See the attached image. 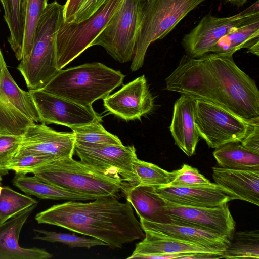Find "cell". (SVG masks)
<instances>
[{
  "label": "cell",
  "mask_w": 259,
  "mask_h": 259,
  "mask_svg": "<svg viewBox=\"0 0 259 259\" xmlns=\"http://www.w3.org/2000/svg\"><path fill=\"white\" fill-rule=\"evenodd\" d=\"M166 89L214 104L251 122L259 121V91L233 55H185L166 78Z\"/></svg>",
  "instance_id": "1"
},
{
  "label": "cell",
  "mask_w": 259,
  "mask_h": 259,
  "mask_svg": "<svg viewBox=\"0 0 259 259\" xmlns=\"http://www.w3.org/2000/svg\"><path fill=\"white\" fill-rule=\"evenodd\" d=\"M35 220L100 240L112 248H121L145 237L130 203L120 202L115 197L54 205L36 214Z\"/></svg>",
  "instance_id": "2"
},
{
  "label": "cell",
  "mask_w": 259,
  "mask_h": 259,
  "mask_svg": "<svg viewBox=\"0 0 259 259\" xmlns=\"http://www.w3.org/2000/svg\"><path fill=\"white\" fill-rule=\"evenodd\" d=\"M124 75L99 62L85 63L58 72L41 90L84 106L103 99L120 86Z\"/></svg>",
  "instance_id": "3"
},
{
  "label": "cell",
  "mask_w": 259,
  "mask_h": 259,
  "mask_svg": "<svg viewBox=\"0 0 259 259\" xmlns=\"http://www.w3.org/2000/svg\"><path fill=\"white\" fill-rule=\"evenodd\" d=\"M64 5L48 4L38 22L32 48L17 69L30 90L42 89L60 70L57 66L56 38L64 22Z\"/></svg>",
  "instance_id": "4"
},
{
  "label": "cell",
  "mask_w": 259,
  "mask_h": 259,
  "mask_svg": "<svg viewBox=\"0 0 259 259\" xmlns=\"http://www.w3.org/2000/svg\"><path fill=\"white\" fill-rule=\"evenodd\" d=\"M39 180L77 193L97 197H115L123 190L121 178L103 174L72 157L57 159L32 173Z\"/></svg>",
  "instance_id": "5"
},
{
  "label": "cell",
  "mask_w": 259,
  "mask_h": 259,
  "mask_svg": "<svg viewBox=\"0 0 259 259\" xmlns=\"http://www.w3.org/2000/svg\"><path fill=\"white\" fill-rule=\"evenodd\" d=\"M205 0H145L131 70L141 68L147 50L153 42L161 39Z\"/></svg>",
  "instance_id": "6"
},
{
  "label": "cell",
  "mask_w": 259,
  "mask_h": 259,
  "mask_svg": "<svg viewBox=\"0 0 259 259\" xmlns=\"http://www.w3.org/2000/svg\"><path fill=\"white\" fill-rule=\"evenodd\" d=\"M125 0H106L91 16L79 22H63L57 33L56 48L59 70L91 47Z\"/></svg>",
  "instance_id": "7"
},
{
  "label": "cell",
  "mask_w": 259,
  "mask_h": 259,
  "mask_svg": "<svg viewBox=\"0 0 259 259\" xmlns=\"http://www.w3.org/2000/svg\"><path fill=\"white\" fill-rule=\"evenodd\" d=\"M145 0H125L91 44L103 47L115 60L124 63L134 56Z\"/></svg>",
  "instance_id": "8"
},
{
  "label": "cell",
  "mask_w": 259,
  "mask_h": 259,
  "mask_svg": "<svg viewBox=\"0 0 259 259\" xmlns=\"http://www.w3.org/2000/svg\"><path fill=\"white\" fill-rule=\"evenodd\" d=\"M259 121L245 120L214 104L196 100L195 124L200 137L209 147L240 142Z\"/></svg>",
  "instance_id": "9"
},
{
  "label": "cell",
  "mask_w": 259,
  "mask_h": 259,
  "mask_svg": "<svg viewBox=\"0 0 259 259\" xmlns=\"http://www.w3.org/2000/svg\"><path fill=\"white\" fill-rule=\"evenodd\" d=\"M258 1L244 11L229 17H217L210 13L186 34L182 45L186 55L199 58L208 53L222 37L233 30L259 20Z\"/></svg>",
  "instance_id": "10"
},
{
  "label": "cell",
  "mask_w": 259,
  "mask_h": 259,
  "mask_svg": "<svg viewBox=\"0 0 259 259\" xmlns=\"http://www.w3.org/2000/svg\"><path fill=\"white\" fill-rule=\"evenodd\" d=\"M74 153L83 163L103 174L122 178L127 186L139 184L133 170L138 158L133 145L75 141Z\"/></svg>",
  "instance_id": "11"
},
{
  "label": "cell",
  "mask_w": 259,
  "mask_h": 259,
  "mask_svg": "<svg viewBox=\"0 0 259 259\" xmlns=\"http://www.w3.org/2000/svg\"><path fill=\"white\" fill-rule=\"evenodd\" d=\"M29 91L42 123L61 125L71 129L102 122V117L92 106L80 105L41 89Z\"/></svg>",
  "instance_id": "12"
},
{
  "label": "cell",
  "mask_w": 259,
  "mask_h": 259,
  "mask_svg": "<svg viewBox=\"0 0 259 259\" xmlns=\"http://www.w3.org/2000/svg\"><path fill=\"white\" fill-rule=\"evenodd\" d=\"M165 209L171 222L189 225L226 237L230 240L236 229V223L228 202L213 207L182 206L165 200Z\"/></svg>",
  "instance_id": "13"
},
{
  "label": "cell",
  "mask_w": 259,
  "mask_h": 259,
  "mask_svg": "<svg viewBox=\"0 0 259 259\" xmlns=\"http://www.w3.org/2000/svg\"><path fill=\"white\" fill-rule=\"evenodd\" d=\"M103 100L107 111L126 121L140 120L152 110L154 105L144 75L123 85Z\"/></svg>",
  "instance_id": "14"
},
{
  "label": "cell",
  "mask_w": 259,
  "mask_h": 259,
  "mask_svg": "<svg viewBox=\"0 0 259 259\" xmlns=\"http://www.w3.org/2000/svg\"><path fill=\"white\" fill-rule=\"evenodd\" d=\"M75 143L72 132H58L46 124L33 123L22 135L21 145L15 155L36 153L51 155L56 159L72 157Z\"/></svg>",
  "instance_id": "15"
},
{
  "label": "cell",
  "mask_w": 259,
  "mask_h": 259,
  "mask_svg": "<svg viewBox=\"0 0 259 259\" xmlns=\"http://www.w3.org/2000/svg\"><path fill=\"white\" fill-rule=\"evenodd\" d=\"M165 200L177 205L198 207H213L228 202L237 197L216 183L207 185L156 188Z\"/></svg>",
  "instance_id": "16"
},
{
  "label": "cell",
  "mask_w": 259,
  "mask_h": 259,
  "mask_svg": "<svg viewBox=\"0 0 259 259\" xmlns=\"http://www.w3.org/2000/svg\"><path fill=\"white\" fill-rule=\"evenodd\" d=\"M37 204L26 208L0 225V259H47L53 257L44 249L23 248L19 244L21 229Z\"/></svg>",
  "instance_id": "17"
},
{
  "label": "cell",
  "mask_w": 259,
  "mask_h": 259,
  "mask_svg": "<svg viewBox=\"0 0 259 259\" xmlns=\"http://www.w3.org/2000/svg\"><path fill=\"white\" fill-rule=\"evenodd\" d=\"M196 100L181 95L175 103L169 129L175 144L188 156L195 152L200 136L195 124Z\"/></svg>",
  "instance_id": "18"
},
{
  "label": "cell",
  "mask_w": 259,
  "mask_h": 259,
  "mask_svg": "<svg viewBox=\"0 0 259 259\" xmlns=\"http://www.w3.org/2000/svg\"><path fill=\"white\" fill-rule=\"evenodd\" d=\"M144 230L156 232L163 235L203 247L222 252L229 244L225 236L195 227L177 224L157 223L140 218Z\"/></svg>",
  "instance_id": "19"
},
{
  "label": "cell",
  "mask_w": 259,
  "mask_h": 259,
  "mask_svg": "<svg viewBox=\"0 0 259 259\" xmlns=\"http://www.w3.org/2000/svg\"><path fill=\"white\" fill-rule=\"evenodd\" d=\"M145 237L136 245L127 258H153L165 254L222 252L167 237L156 232L144 230Z\"/></svg>",
  "instance_id": "20"
},
{
  "label": "cell",
  "mask_w": 259,
  "mask_h": 259,
  "mask_svg": "<svg viewBox=\"0 0 259 259\" xmlns=\"http://www.w3.org/2000/svg\"><path fill=\"white\" fill-rule=\"evenodd\" d=\"M215 183L234 195L237 199L259 205V170H239L213 167Z\"/></svg>",
  "instance_id": "21"
},
{
  "label": "cell",
  "mask_w": 259,
  "mask_h": 259,
  "mask_svg": "<svg viewBox=\"0 0 259 259\" xmlns=\"http://www.w3.org/2000/svg\"><path fill=\"white\" fill-rule=\"evenodd\" d=\"M123 191L139 218L157 223L171 222L166 211L165 200L155 187L138 184L125 186Z\"/></svg>",
  "instance_id": "22"
},
{
  "label": "cell",
  "mask_w": 259,
  "mask_h": 259,
  "mask_svg": "<svg viewBox=\"0 0 259 259\" xmlns=\"http://www.w3.org/2000/svg\"><path fill=\"white\" fill-rule=\"evenodd\" d=\"M12 182L26 194L43 199L87 201L99 198L70 191L24 174L16 173Z\"/></svg>",
  "instance_id": "23"
},
{
  "label": "cell",
  "mask_w": 259,
  "mask_h": 259,
  "mask_svg": "<svg viewBox=\"0 0 259 259\" xmlns=\"http://www.w3.org/2000/svg\"><path fill=\"white\" fill-rule=\"evenodd\" d=\"M213 155L220 167L239 170H259V154L244 148L239 142L215 148Z\"/></svg>",
  "instance_id": "24"
},
{
  "label": "cell",
  "mask_w": 259,
  "mask_h": 259,
  "mask_svg": "<svg viewBox=\"0 0 259 259\" xmlns=\"http://www.w3.org/2000/svg\"><path fill=\"white\" fill-rule=\"evenodd\" d=\"M0 91L22 113L35 123L39 122L38 113L30 92L22 90L17 85L6 65L4 66L0 78Z\"/></svg>",
  "instance_id": "25"
},
{
  "label": "cell",
  "mask_w": 259,
  "mask_h": 259,
  "mask_svg": "<svg viewBox=\"0 0 259 259\" xmlns=\"http://www.w3.org/2000/svg\"><path fill=\"white\" fill-rule=\"evenodd\" d=\"M259 41V20L233 30L221 38L210 52L233 55L242 48H249Z\"/></svg>",
  "instance_id": "26"
},
{
  "label": "cell",
  "mask_w": 259,
  "mask_h": 259,
  "mask_svg": "<svg viewBox=\"0 0 259 259\" xmlns=\"http://www.w3.org/2000/svg\"><path fill=\"white\" fill-rule=\"evenodd\" d=\"M27 0H8L4 17L10 31L8 38L11 49L19 61L23 58V44Z\"/></svg>",
  "instance_id": "27"
},
{
  "label": "cell",
  "mask_w": 259,
  "mask_h": 259,
  "mask_svg": "<svg viewBox=\"0 0 259 259\" xmlns=\"http://www.w3.org/2000/svg\"><path fill=\"white\" fill-rule=\"evenodd\" d=\"M225 258H259L258 230L235 232L226 248L222 252Z\"/></svg>",
  "instance_id": "28"
},
{
  "label": "cell",
  "mask_w": 259,
  "mask_h": 259,
  "mask_svg": "<svg viewBox=\"0 0 259 259\" xmlns=\"http://www.w3.org/2000/svg\"><path fill=\"white\" fill-rule=\"evenodd\" d=\"M33 123L11 104L0 91V134L23 135Z\"/></svg>",
  "instance_id": "29"
},
{
  "label": "cell",
  "mask_w": 259,
  "mask_h": 259,
  "mask_svg": "<svg viewBox=\"0 0 259 259\" xmlns=\"http://www.w3.org/2000/svg\"><path fill=\"white\" fill-rule=\"evenodd\" d=\"M133 170L140 185L157 188L164 187L172 179V172L164 170L152 163L136 159Z\"/></svg>",
  "instance_id": "30"
},
{
  "label": "cell",
  "mask_w": 259,
  "mask_h": 259,
  "mask_svg": "<svg viewBox=\"0 0 259 259\" xmlns=\"http://www.w3.org/2000/svg\"><path fill=\"white\" fill-rule=\"evenodd\" d=\"M36 203L38 201L32 197L18 193L9 186L3 187L0 196V225Z\"/></svg>",
  "instance_id": "31"
},
{
  "label": "cell",
  "mask_w": 259,
  "mask_h": 259,
  "mask_svg": "<svg viewBox=\"0 0 259 259\" xmlns=\"http://www.w3.org/2000/svg\"><path fill=\"white\" fill-rule=\"evenodd\" d=\"M47 2L48 0H27L23 44V58L27 57L31 52L36 27L48 4Z\"/></svg>",
  "instance_id": "32"
},
{
  "label": "cell",
  "mask_w": 259,
  "mask_h": 259,
  "mask_svg": "<svg viewBox=\"0 0 259 259\" xmlns=\"http://www.w3.org/2000/svg\"><path fill=\"white\" fill-rule=\"evenodd\" d=\"M101 123L94 122L71 128L75 141L102 144H123L117 136L106 130Z\"/></svg>",
  "instance_id": "33"
},
{
  "label": "cell",
  "mask_w": 259,
  "mask_h": 259,
  "mask_svg": "<svg viewBox=\"0 0 259 259\" xmlns=\"http://www.w3.org/2000/svg\"><path fill=\"white\" fill-rule=\"evenodd\" d=\"M35 233L44 235H36L34 239L40 240L52 243L59 242L67 245L70 248L84 247L90 248L96 246H107L102 241L96 238H88L70 234L57 233L42 229H34Z\"/></svg>",
  "instance_id": "34"
},
{
  "label": "cell",
  "mask_w": 259,
  "mask_h": 259,
  "mask_svg": "<svg viewBox=\"0 0 259 259\" xmlns=\"http://www.w3.org/2000/svg\"><path fill=\"white\" fill-rule=\"evenodd\" d=\"M172 172V179L166 187H193L211 183L197 168L187 164H184L181 168Z\"/></svg>",
  "instance_id": "35"
},
{
  "label": "cell",
  "mask_w": 259,
  "mask_h": 259,
  "mask_svg": "<svg viewBox=\"0 0 259 259\" xmlns=\"http://www.w3.org/2000/svg\"><path fill=\"white\" fill-rule=\"evenodd\" d=\"M56 159L54 157L36 153L16 154L9 166L10 170L15 173L27 174L33 172L40 166Z\"/></svg>",
  "instance_id": "36"
},
{
  "label": "cell",
  "mask_w": 259,
  "mask_h": 259,
  "mask_svg": "<svg viewBox=\"0 0 259 259\" xmlns=\"http://www.w3.org/2000/svg\"><path fill=\"white\" fill-rule=\"evenodd\" d=\"M22 135L0 134V175L9 174V166L18 151Z\"/></svg>",
  "instance_id": "37"
},
{
  "label": "cell",
  "mask_w": 259,
  "mask_h": 259,
  "mask_svg": "<svg viewBox=\"0 0 259 259\" xmlns=\"http://www.w3.org/2000/svg\"><path fill=\"white\" fill-rule=\"evenodd\" d=\"M106 0H82L72 22H79L93 14Z\"/></svg>",
  "instance_id": "38"
},
{
  "label": "cell",
  "mask_w": 259,
  "mask_h": 259,
  "mask_svg": "<svg viewBox=\"0 0 259 259\" xmlns=\"http://www.w3.org/2000/svg\"><path fill=\"white\" fill-rule=\"evenodd\" d=\"M240 143L247 150L259 154V123L253 125Z\"/></svg>",
  "instance_id": "39"
},
{
  "label": "cell",
  "mask_w": 259,
  "mask_h": 259,
  "mask_svg": "<svg viewBox=\"0 0 259 259\" xmlns=\"http://www.w3.org/2000/svg\"><path fill=\"white\" fill-rule=\"evenodd\" d=\"M82 0H67L64 5V22H71Z\"/></svg>",
  "instance_id": "40"
},
{
  "label": "cell",
  "mask_w": 259,
  "mask_h": 259,
  "mask_svg": "<svg viewBox=\"0 0 259 259\" xmlns=\"http://www.w3.org/2000/svg\"><path fill=\"white\" fill-rule=\"evenodd\" d=\"M248 52L258 56L259 55V41L254 44L248 48Z\"/></svg>",
  "instance_id": "41"
},
{
  "label": "cell",
  "mask_w": 259,
  "mask_h": 259,
  "mask_svg": "<svg viewBox=\"0 0 259 259\" xmlns=\"http://www.w3.org/2000/svg\"><path fill=\"white\" fill-rule=\"evenodd\" d=\"M5 65H6V64L0 49V78L1 77L3 68Z\"/></svg>",
  "instance_id": "42"
},
{
  "label": "cell",
  "mask_w": 259,
  "mask_h": 259,
  "mask_svg": "<svg viewBox=\"0 0 259 259\" xmlns=\"http://www.w3.org/2000/svg\"><path fill=\"white\" fill-rule=\"evenodd\" d=\"M238 7L242 6L248 0H228Z\"/></svg>",
  "instance_id": "43"
},
{
  "label": "cell",
  "mask_w": 259,
  "mask_h": 259,
  "mask_svg": "<svg viewBox=\"0 0 259 259\" xmlns=\"http://www.w3.org/2000/svg\"><path fill=\"white\" fill-rule=\"evenodd\" d=\"M4 10V14H6L8 9V0H0Z\"/></svg>",
  "instance_id": "44"
},
{
  "label": "cell",
  "mask_w": 259,
  "mask_h": 259,
  "mask_svg": "<svg viewBox=\"0 0 259 259\" xmlns=\"http://www.w3.org/2000/svg\"><path fill=\"white\" fill-rule=\"evenodd\" d=\"M1 185H0V196L1 195L2 191V189H3V187H2Z\"/></svg>",
  "instance_id": "45"
},
{
  "label": "cell",
  "mask_w": 259,
  "mask_h": 259,
  "mask_svg": "<svg viewBox=\"0 0 259 259\" xmlns=\"http://www.w3.org/2000/svg\"><path fill=\"white\" fill-rule=\"evenodd\" d=\"M2 176L0 175V185L2 184Z\"/></svg>",
  "instance_id": "46"
},
{
  "label": "cell",
  "mask_w": 259,
  "mask_h": 259,
  "mask_svg": "<svg viewBox=\"0 0 259 259\" xmlns=\"http://www.w3.org/2000/svg\"><path fill=\"white\" fill-rule=\"evenodd\" d=\"M0 3H1V1H0ZM0 12H1V9H0Z\"/></svg>",
  "instance_id": "47"
}]
</instances>
